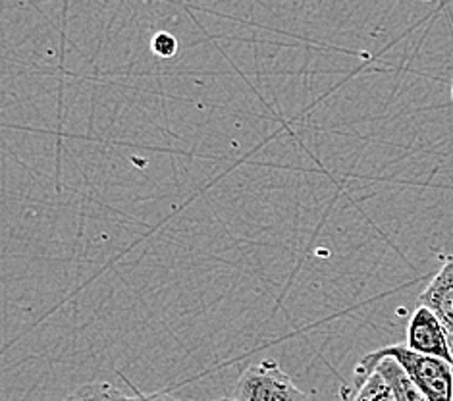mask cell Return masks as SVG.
<instances>
[{"instance_id":"cell-2","label":"cell","mask_w":453,"mask_h":401,"mask_svg":"<svg viewBox=\"0 0 453 401\" xmlns=\"http://www.w3.org/2000/svg\"><path fill=\"white\" fill-rule=\"evenodd\" d=\"M235 401H309L276 359L247 366L235 384Z\"/></svg>"},{"instance_id":"cell-9","label":"cell","mask_w":453,"mask_h":401,"mask_svg":"<svg viewBox=\"0 0 453 401\" xmlns=\"http://www.w3.org/2000/svg\"><path fill=\"white\" fill-rule=\"evenodd\" d=\"M134 389H135V396H134L135 399L134 401H181V399L170 396V394H143V392H139L135 386H134Z\"/></svg>"},{"instance_id":"cell-7","label":"cell","mask_w":453,"mask_h":401,"mask_svg":"<svg viewBox=\"0 0 453 401\" xmlns=\"http://www.w3.org/2000/svg\"><path fill=\"white\" fill-rule=\"evenodd\" d=\"M351 401H397L394 396L392 386L386 382V378L374 371L365 384L353 392Z\"/></svg>"},{"instance_id":"cell-6","label":"cell","mask_w":453,"mask_h":401,"mask_svg":"<svg viewBox=\"0 0 453 401\" xmlns=\"http://www.w3.org/2000/svg\"><path fill=\"white\" fill-rule=\"evenodd\" d=\"M134 396H126L122 389L109 382H88L73 389L64 401H134Z\"/></svg>"},{"instance_id":"cell-5","label":"cell","mask_w":453,"mask_h":401,"mask_svg":"<svg viewBox=\"0 0 453 401\" xmlns=\"http://www.w3.org/2000/svg\"><path fill=\"white\" fill-rule=\"evenodd\" d=\"M376 371L392 386L397 401H428V397L420 392V388L415 384L413 378L407 374L405 368L394 357H382L379 365H376Z\"/></svg>"},{"instance_id":"cell-11","label":"cell","mask_w":453,"mask_h":401,"mask_svg":"<svg viewBox=\"0 0 453 401\" xmlns=\"http://www.w3.org/2000/svg\"><path fill=\"white\" fill-rule=\"evenodd\" d=\"M214 401H235V399L234 397L232 399L230 397H224V399H214Z\"/></svg>"},{"instance_id":"cell-3","label":"cell","mask_w":453,"mask_h":401,"mask_svg":"<svg viewBox=\"0 0 453 401\" xmlns=\"http://www.w3.org/2000/svg\"><path fill=\"white\" fill-rule=\"evenodd\" d=\"M407 348L423 355L440 357L453 363V353L449 345V332L446 324L438 319L434 311L418 305L411 314L407 327Z\"/></svg>"},{"instance_id":"cell-4","label":"cell","mask_w":453,"mask_h":401,"mask_svg":"<svg viewBox=\"0 0 453 401\" xmlns=\"http://www.w3.org/2000/svg\"><path fill=\"white\" fill-rule=\"evenodd\" d=\"M418 305L434 311L438 319L446 324L448 332H453V257H448L436 276L430 280L418 297Z\"/></svg>"},{"instance_id":"cell-1","label":"cell","mask_w":453,"mask_h":401,"mask_svg":"<svg viewBox=\"0 0 453 401\" xmlns=\"http://www.w3.org/2000/svg\"><path fill=\"white\" fill-rule=\"evenodd\" d=\"M382 357H394L413 378L428 401H453V363L440 359V357L417 353L409 350L405 343L386 345V348L366 353L353 371V392L376 371V365Z\"/></svg>"},{"instance_id":"cell-10","label":"cell","mask_w":453,"mask_h":401,"mask_svg":"<svg viewBox=\"0 0 453 401\" xmlns=\"http://www.w3.org/2000/svg\"><path fill=\"white\" fill-rule=\"evenodd\" d=\"M449 345H451V353H453V332L449 334Z\"/></svg>"},{"instance_id":"cell-8","label":"cell","mask_w":453,"mask_h":401,"mask_svg":"<svg viewBox=\"0 0 453 401\" xmlns=\"http://www.w3.org/2000/svg\"><path fill=\"white\" fill-rule=\"evenodd\" d=\"M150 50L157 54L158 58H172L178 52V39L168 34V31H158L155 37L150 39Z\"/></svg>"}]
</instances>
